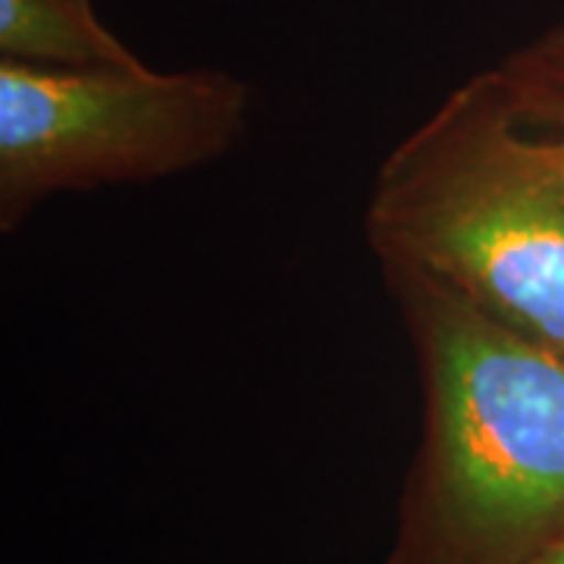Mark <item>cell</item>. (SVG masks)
<instances>
[{
	"label": "cell",
	"mask_w": 564,
	"mask_h": 564,
	"mask_svg": "<svg viewBox=\"0 0 564 564\" xmlns=\"http://www.w3.org/2000/svg\"><path fill=\"white\" fill-rule=\"evenodd\" d=\"M426 404L408 549L421 564H514L564 527V355L443 280L383 263Z\"/></svg>",
	"instance_id": "obj_1"
},
{
	"label": "cell",
	"mask_w": 564,
	"mask_h": 564,
	"mask_svg": "<svg viewBox=\"0 0 564 564\" xmlns=\"http://www.w3.org/2000/svg\"><path fill=\"white\" fill-rule=\"evenodd\" d=\"M514 564H564V527L555 530L552 536H545L536 549H530L521 562Z\"/></svg>",
	"instance_id": "obj_6"
},
{
	"label": "cell",
	"mask_w": 564,
	"mask_h": 564,
	"mask_svg": "<svg viewBox=\"0 0 564 564\" xmlns=\"http://www.w3.org/2000/svg\"><path fill=\"white\" fill-rule=\"evenodd\" d=\"M533 151L564 176V20L492 66Z\"/></svg>",
	"instance_id": "obj_5"
},
{
	"label": "cell",
	"mask_w": 564,
	"mask_h": 564,
	"mask_svg": "<svg viewBox=\"0 0 564 564\" xmlns=\"http://www.w3.org/2000/svg\"><path fill=\"white\" fill-rule=\"evenodd\" d=\"M0 61L69 69L144 66L104 25L95 0H0Z\"/></svg>",
	"instance_id": "obj_4"
},
{
	"label": "cell",
	"mask_w": 564,
	"mask_h": 564,
	"mask_svg": "<svg viewBox=\"0 0 564 564\" xmlns=\"http://www.w3.org/2000/svg\"><path fill=\"white\" fill-rule=\"evenodd\" d=\"M367 245L564 355V176L518 129L492 66L452 88L377 173Z\"/></svg>",
	"instance_id": "obj_2"
},
{
	"label": "cell",
	"mask_w": 564,
	"mask_h": 564,
	"mask_svg": "<svg viewBox=\"0 0 564 564\" xmlns=\"http://www.w3.org/2000/svg\"><path fill=\"white\" fill-rule=\"evenodd\" d=\"M251 88L226 69L158 73L0 61V229L44 198L154 182L242 139Z\"/></svg>",
	"instance_id": "obj_3"
}]
</instances>
